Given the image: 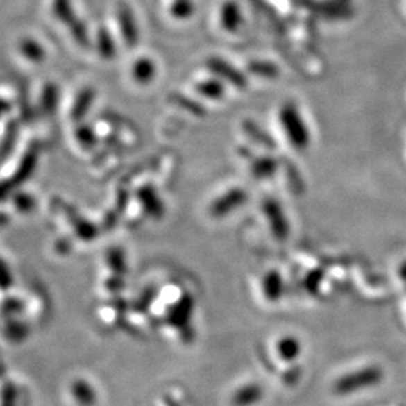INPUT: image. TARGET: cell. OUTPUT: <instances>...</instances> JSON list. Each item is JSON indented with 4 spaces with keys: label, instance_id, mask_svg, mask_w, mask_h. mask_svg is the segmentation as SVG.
Here are the masks:
<instances>
[{
    "label": "cell",
    "instance_id": "cell-1",
    "mask_svg": "<svg viewBox=\"0 0 406 406\" xmlns=\"http://www.w3.org/2000/svg\"><path fill=\"white\" fill-rule=\"evenodd\" d=\"M281 124L290 143L296 148H305L309 144V132L301 114L293 103H287L281 110Z\"/></svg>",
    "mask_w": 406,
    "mask_h": 406
},
{
    "label": "cell",
    "instance_id": "cell-2",
    "mask_svg": "<svg viewBox=\"0 0 406 406\" xmlns=\"http://www.w3.org/2000/svg\"><path fill=\"white\" fill-rule=\"evenodd\" d=\"M117 20L124 42L133 48L139 41V26L131 6L123 0L117 4Z\"/></svg>",
    "mask_w": 406,
    "mask_h": 406
},
{
    "label": "cell",
    "instance_id": "cell-3",
    "mask_svg": "<svg viewBox=\"0 0 406 406\" xmlns=\"http://www.w3.org/2000/svg\"><path fill=\"white\" fill-rule=\"evenodd\" d=\"M379 379V372L375 369H364L357 373L344 376L335 384V392L338 394H348L360 388H366Z\"/></svg>",
    "mask_w": 406,
    "mask_h": 406
},
{
    "label": "cell",
    "instance_id": "cell-4",
    "mask_svg": "<svg viewBox=\"0 0 406 406\" xmlns=\"http://www.w3.org/2000/svg\"><path fill=\"white\" fill-rule=\"evenodd\" d=\"M208 69L212 74L218 76L219 78L226 79L227 82L235 85L240 89L247 85V79L244 74L221 57H210L208 60Z\"/></svg>",
    "mask_w": 406,
    "mask_h": 406
},
{
    "label": "cell",
    "instance_id": "cell-5",
    "mask_svg": "<svg viewBox=\"0 0 406 406\" xmlns=\"http://www.w3.org/2000/svg\"><path fill=\"white\" fill-rule=\"evenodd\" d=\"M243 11L235 0H224L219 8V24L224 32L235 33L243 26Z\"/></svg>",
    "mask_w": 406,
    "mask_h": 406
},
{
    "label": "cell",
    "instance_id": "cell-6",
    "mask_svg": "<svg viewBox=\"0 0 406 406\" xmlns=\"http://www.w3.org/2000/svg\"><path fill=\"white\" fill-rule=\"evenodd\" d=\"M132 74L137 82L149 83L156 76V64L148 57H142L133 64Z\"/></svg>",
    "mask_w": 406,
    "mask_h": 406
},
{
    "label": "cell",
    "instance_id": "cell-7",
    "mask_svg": "<svg viewBox=\"0 0 406 406\" xmlns=\"http://www.w3.org/2000/svg\"><path fill=\"white\" fill-rule=\"evenodd\" d=\"M168 12L174 20L185 22L193 17L196 12V6L193 0H171L168 6Z\"/></svg>",
    "mask_w": 406,
    "mask_h": 406
},
{
    "label": "cell",
    "instance_id": "cell-8",
    "mask_svg": "<svg viewBox=\"0 0 406 406\" xmlns=\"http://www.w3.org/2000/svg\"><path fill=\"white\" fill-rule=\"evenodd\" d=\"M197 90L201 95L209 99H221L224 94L222 82L215 78L201 81L197 85Z\"/></svg>",
    "mask_w": 406,
    "mask_h": 406
},
{
    "label": "cell",
    "instance_id": "cell-9",
    "mask_svg": "<svg viewBox=\"0 0 406 406\" xmlns=\"http://www.w3.org/2000/svg\"><path fill=\"white\" fill-rule=\"evenodd\" d=\"M53 13L56 15V17H58L64 23H67L69 26L77 20L74 17L70 0H53Z\"/></svg>",
    "mask_w": 406,
    "mask_h": 406
},
{
    "label": "cell",
    "instance_id": "cell-10",
    "mask_svg": "<svg viewBox=\"0 0 406 406\" xmlns=\"http://www.w3.org/2000/svg\"><path fill=\"white\" fill-rule=\"evenodd\" d=\"M264 291H265V296L268 297L267 300H278L282 291V282H281L280 275L269 273L265 276Z\"/></svg>",
    "mask_w": 406,
    "mask_h": 406
},
{
    "label": "cell",
    "instance_id": "cell-11",
    "mask_svg": "<svg viewBox=\"0 0 406 406\" xmlns=\"http://www.w3.org/2000/svg\"><path fill=\"white\" fill-rule=\"evenodd\" d=\"M98 49L105 58H112L115 54V42L111 37V33L105 29L101 28L98 31Z\"/></svg>",
    "mask_w": 406,
    "mask_h": 406
},
{
    "label": "cell",
    "instance_id": "cell-12",
    "mask_svg": "<svg viewBox=\"0 0 406 406\" xmlns=\"http://www.w3.org/2000/svg\"><path fill=\"white\" fill-rule=\"evenodd\" d=\"M249 71L264 78H275L278 74V67L275 64L267 61H253L248 65Z\"/></svg>",
    "mask_w": 406,
    "mask_h": 406
},
{
    "label": "cell",
    "instance_id": "cell-13",
    "mask_svg": "<svg viewBox=\"0 0 406 406\" xmlns=\"http://www.w3.org/2000/svg\"><path fill=\"white\" fill-rule=\"evenodd\" d=\"M278 351L285 359H294L301 353V344L294 338H284L278 343Z\"/></svg>",
    "mask_w": 406,
    "mask_h": 406
},
{
    "label": "cell",
    "instance_id": "cell-14",
    "mask_svg": "<svg viewBox=\"0 0 406 406\" xmlns=\"http://www.w3.org/2000/svg\"><path fill=\"white\" fill-rule=\"evenodd\" d=\"M260 397H262V391L257 387H247L236 394L234 403L237 406L251 405L252 403L259 401Z\"/></svg>",
    "mask_w": 406,
    "mask_h": 406
},
{
    "label": "cell",
    "instance_id": "cell-15",
    "mask_svg": "<svg viewBox=\"0 0 406 406\" xmlns=\"http://www.w3.org/2000/svg\"><path fill=\"white\" fill-rule=\"evenodd\" d=\"M20 49H22V52H23L24 56H26V57L31 58V60H35V61H40V60L44 57V51H42V48L40 46L39 42H36L35 40H22V42H20Z\"/></svg>",
    "mask_w": 406,
    "mask_h": 406
},
{
    "label": "cell",
    "instance_id": "cell-16",
    "mask_svg": "<svg viewBox=\"0 0 406 406\" xmlns=\"http://www.w3.org/2000/svg\"><path fill=\"white\" fill-rule=\"evenodd\" d=\"M70 26H71V33H73V36L76 37V40L79 41L81 44L86 45L87 44V32H86V26H83V23L79 22V20H76Z\"/></svg>",
    "mask_w": 406,
    "mask_h": 406
}]
</instances>
